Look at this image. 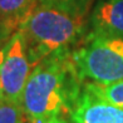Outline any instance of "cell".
<instances>
[{
  "instance_id": "cell-1",
  "label": "cell",
  "mask_w": 123,
  "mask_h": 123,
  "mask_svg": "<svg viewBox=\"0 0 123 123\" xmlns=\"http://www.w3.org/2000/svg\"><path fill=\"white\" fill-rule=\"evenodd\" d=\"M73 52L44 58L31 69L20 98L28 122L68 118L83 88Z\"/></svg>"
},
{
  "instance_id": "cell-2",
  "label": "cell",
  "mask_w": 123,
  "mask_h": 123,
  "mask_svg": "<svg viewBox=\"0 0 123 123\" xmlns=\"http://www.w3.org/2000/svg\"><path fill=\"white\" fill-rule=\"evenodd\" d=\"M88 25V12L38 1L19 29L33 68L49 55L73 52L87 37Z\"/></svg>"
},
{
  "instance_id": "cell-3",
  "label": "cell",
  "mask_w": 123,
  "mask_h": 123,
  "mask_svg": "<svg viewBox=\"0 0 123 123\" xmlns=\"http://www.w3.org/2000/svg\"><path fill=\"white\" fill-rule=\"evenodd\" d=\"M73 60L83 80L113 83L123 80V37L89 31L73 50Z\"/></svg>"
},
{
  "instance_id": "cell-4",
  "label": "cell",
  "mask_w": 123,
  "mask_h": 123,
  "mask_svg": "<svg viewBox=\"0 0 123 123\" xmlns=\"http://www.w3.org/2000/svg\"><path fill=\"white\" fill-rule=\"evenodd\" d=\"M33 65L28 55L24 39L18 30L6 43L4 62L0 69V98L20 103L26 80Z\"/></svg>"
},
{
  "instance_id": "cell-5",
  "label": "cell",
  "mask_w": 123,
  "mask_h": 123,
  "mask_svg": "<svg viewBox=\"0 0 123 123\" xmlns=\"http://www.w3.org/2000/svg\"><path fill=\"white\" fill-rule=\"evenodd\" d=\"M69 123H123V109L98 97L83 84L73 108Z\"/></svg>"
},
{
  "instance_id": "cell-6",
  "label": "cell",
  "mask_w": 123,
  "mask_h": 123,
  "mask_svg": "<svg viewBox=\"0 0 123 123\" xmlns=\"http://www.w3.org/2000/svg\"><path fill=\"white\" fill-rule=\"evenodd\" d=\"M91 33L123 37V0H99L89 14Z\"/></svg>"
},
{
  "instance_id": "cell-7",
  "label": "cell",
  "mask_w": 123,
  "mask_h": 123,
  "mask_svg": "<svg viewBox=\"0 0 123 123\" xmlns=\"http://www.w3.org/2000/svg\"><path fill=\"white\" fill-rule=\"evenodd\" d=\"M38 5V0H0V30L5 37L15 34Z\"/></svg>"
},
{
  "instance_id": "cell-8",
  "label": "cell",
  "mask_w": 123,
  "mask_h": 123,
  "mask_svg": "<svg viewBox=\"0 0 123 123\" xmlns=\"http://www.w3.org/2000/svg\"><path fill=\"white\" fill-rule=\"evenodd\" d=\"M84 84L89 91H92L98 97L123 109V80L113 83L84 82Z\"/></svg>"
},
{
  "instance_id": "cell-9",
  "label": "cell",
  "mask_w": 123,
  "mask_h": 123,
  "mask_svg": "<svg viewBox=\"0 0 123 123\" xmlns=\"http://www.w3.org/2000/svg\"><path fill=\"white\" fill-rule=\"evenodd\" d=\"M0 123H26L21 104L5 99L0 100Z\"/></svg>"
},
{
  "instance_id": "cell-10",
  "label": "cell",
  "mask_w": 123,
  "mask_h": 123,
  "mask_svg": "<svg viewBox=\"0 0 123 123\" xmlns=\"http://www.w3.org/2000/svg\"><path fill=\"white\" fill-rule=\"evenodd\" d=\"M42 3H50V4H58L68 8H74L79 10L91 13V5L93 0H38Z\"/></svg>"
},
{
  "instance_id": "cell-11",
  "label": "cell",
  "mask_w": 123,
  "mask_h": 123,
  "mask_svg": "<svg viewBox=\"0 0 123 123\" xmlns=\"http://www.w3.org/2000/svg\"><path fill=\"white\" fill-rule=\"evenodd\" d=\"M26 123H69L68 118H63V117H58V118H50L45 121H39V122H28Z\"/></svg>"
},
{
  "instance_id": "cell-12",
  "label": "cell",
  "mask_w": 123,
  "mask_h": 123,
  "mask_svg": "<svg viewBox=\"0 0 123 123\" xmlns=\"http://www.w3.org/2000/svg\"><path fill=\"white\" fill-rule=\"evenodd\" d=\"M5 50H6V44H5L4 47H0V69H1V65H3V62H4Z\"/></svg>"
},
{
  "instance_id": "cell-13",
  "label": "cell",
  "mask_w": 123,
  "mask_h": 123,
  "mask_svg": "<svg viewBox=\"0 0 123 123\" xmlns=\"http://www.w3.org/2000/svg\"><path fill=\"white\" fill-rule=\"evenodd\" d=\"M5 38H6V37H5V35L3 34V33H1V30H0V42H1V40H4Z\"/></svg>"
},
{
  "instance_id": "cell-14",
  "label": "cell",
  "mask_w": 123,
  "mask_h": 123,
  "mask_svg": "<svg viewBox=\"0 0 123 123\" xmlns=\"http://www.w3.org/2000/svg\"><path fill=\"white\" fill-rule=\"evenodd\" d=\"M0 100H1V98H0Z\"/></svg>"
},
{
  "instance_id": "cell-15",
  "label": "cell",
  "mask_w": 123,
  "mask_h": 123,
  "mask_svg": "<svg viewBox=\"0 0 123 123\" xmlns=\"http://www.w3.org/2000/svg\"><path fill=\"white\" fill-rule=\"evenodd\" d=\"M1 33H3V31H1Z\"/></svg>"
}]
</instances>
